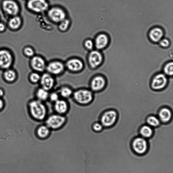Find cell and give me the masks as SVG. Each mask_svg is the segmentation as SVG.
I'll return each instance as SVG.
<instances>
[{
    "label": "cell",
    "instance_id": "obj_17",
    "mask_svg": "<svg viewBox=\"0 0 173 173\" xmlns=\"http://www.w3.org/2000/svg\"><path fill=\"white\" fill-rule=\"evenodd\" d=\"M53 104L54 110L56 113L66 116L69 110L70 106L67 100L60 98Z\"/></svg>",
    "mask_w": 173,
    "mask_h": 173
},
{
    "label": "cell",
    "instance_id": "obj_22",
    "mask_svg": "<svg viewBox=\"0 0 173 173\" xmlns=\"http://www.w3.org/2000/svg\"><path fill=\"white\" fill-rule=\"evenodd\" d=\"M164 32L162 29L156 27L152 29L149 33L151 40L154 42H159L162 39Z\"/></svg>",
    "mask_w": 173,
    "mask_h": 173
},
{
    "label": "cell",
    "instance_id": "obj_8",
    "mask_svg": "<svg viewBox=\"0 0 173 173\" xmlns=\"http://www.w3.org/2000/svg\"><path fill=\"white\" fill-rule=\"evenodd\" d=\"M104 57L100 50H93L90 51L87 56V61L89 67L92 69H95L101 66Z\"/></svg>",
    "mask_w": 173,
    "mask_h": 173
},
{
    "label": "cell",
    "instance_id": "obj_14",
    "mask_svg": "<svg viewBox=\"0 0 173 173\" xmlns=\"http://www.w3.org/2000/svg\"><path fill=\"white\" fill-rule=\"evenodd\" d=\"M168 79L164 74L159 73L155 75L151 81V89L155 91H159L164 88L168 85Z\"/></svg>",
    "mask_w": 173,
    "mask_h": 173
},
{
    "label": "cell",
    "instance_id": "obj_13",
    "mask_svg": "<svg viewBox=\"0 0 173 173\" xmlns=\"http://www.w3.org/2000/svg\"><path fill=\"white\" fill-rule=\"evenodd\" d=\"M2 8L5 14L11 17L18 16L20 12L19 5L13 0H5L2 2Z\"/></svg>",
    "mask_w": 173,
    "mask_h": 173
},
{
    "label": "cell",
    "instance_id": "obj_18",
    "mask_svg": "<svg viewBox=\"0 0 173 173\" xmlns=\"http://www.w3.org/2000/svg\"><path fill=\"white\" fill-rule=\"evenodd\" d=\"M93 41L95 48L97 50H100L107 46L109 39L107 35L102 33L97 35Z\"/></svg>",
    "mask_w": 173,
    "mask_h": 173
},
{
    "label": "cell",
    "instance_id": "obj_38",
    "mask_svg": "<svg viewBox=\"0 0 173 173\" xmlns=\"http://www.w3.org/2000/svg\"><path fill=\"white\" fill-rule=\"evenodd\" d=\"M5 95L4 91L2 88H0V98H2Z\"/></svg>",
    "mask_w": 173,
    "mask_h": 173
},
{
    "label": "cell",
    "instance_id": "obj_12",
    "mask_svg": "<svg viewBox=\"0 0 173 173\" xmlns=\"http://www.w3.org/2000/svg\"><path fill=\"white\" fill-rule=\"evenodd\" d=\"M47 63L43 57L40 55H36L31 58L30 65L33 71L43 73L46 71Z\"/></svg>",
    "mask_w": 173,
    "mask_h": 173
},
{
    "label": "cell",
    "instance_id": "obj_19",
    "mask_svg": "<svg viewBox=\"0 0 173 173\" xmlns=\"http://www.w3.org/2000/svg\"><path fill=\"white\" fill-rule=\"evenodd\" d=\"M51 130L46 124H41L36 130V134L39 139H46L49 137Z\"/></svg>",
    "mask_w": 173,
    "mask_h": 173
},
{
    "label": "cell",
    "instance_id": "obj_26",
    "mask_svg": "<svg viewBox=\"0 0 173 173\" xmlns=\"http://www.w3.org/2000/svg\"><path fill=\"white\" fill-rule=\"evenodd\" d=\"M139 133L142 137L148 138L152 136L153 130L151 126L144 125L141 127L139 130Z\"/></svg>",
    "mask_w": 173,
    "mask_h": 173
},
{
    "label": "cell",
    "instance_id": "obj_11",
    "mask_svg": "<svg viewBox=\"0 0 173 173\" xmlns=\"http://www.w3.org/2000/svg\"><path fill=\"white\" fill-rule=\"evenodd\" d=\"M107 81L105 78L102 75L94 76L89 83V89L94 93L99 92L105 88Z\"/></svg>",
    "mask_w": 173,
    "mask_h": 173
},
{
    "label": "cell",
    "instance_id": "obj_23",
    "mask_svg": "<svg viewBox=\"0 0 173 173\" xmlns=\"http://www.w3.org/2000/svg\"><path fill=\"white\" fill-rule=\"evenodd\" d=\"M50 92L49 91L40 87L38 88L36 91L35 93L36 99L39 101L45 102L48 100Z\"/></svg>",
    "mask_w": 173,
    "mask_h": 173
},
{
    "label": "cell",
    "instance_id": "obj_1",
    "mask_svg": "<svg viewBox=\"0 0 173 173\" xmlns=\"http://www.w3.org/2000/svg\"><path fill=\"white\" fill-rule=\"evenodd\" d=\"M28 107L30 115L36 121H44L48 116V109L44 102L35 99L29 102Z\"/></svg>",
    "mask_w": 173,
    "mask_h": 173
},
{
    "label": "cell",
    "instance_id": "obj_31",
    "mask_svg": "<svg viewBox=\"0 0 173 173\" xmlns=\"http://www.w3.org/2000/svg\"><path fill=\"white\" fill-rule=\"evenodd\" d=\"M83 46L85 49L89 51L95 48L94 41L90 39H87L84 41Z\"/></svg>",
    "mask_w": 173,
    "mask_h": 173
},
{
    "label": "cell",
    "instance_id": "obj_32",
    "mask_svg": "<svg viewBox=\"0 0 173 173\" xmlns=\"http://www.w3.org/2000/svg\"><path fill=\"white\" fill-rule=\"evenodd\" d=\"M60 98L59 94L57 91H52L50 92L48 100L52 103L53 104L55 102Z\"/></svg>",
    "mask_w": 173,
    "mask_h": 173
},
{
    "label": "cell",
    "instance_id": "obj_28",
    "mask_svg": "<svg viewBox=\"0 0 173 173\" xmlns=\"http://www.w3.org/2000/svg\"><path fill=\"white\" fill-rule=\"evenodd\" d=\"M146 122L151 127H157L160 124V121L154 115H151L147 118Z\"/></svg>",
    "mask_w": 173,
    "mask_h": 173
},
{
    "label": "cell",
    "instance_id": "obj_24",
    "mask_svg": "<svg viewBox=\"0 0 173 173\" xmlns=\"http://www.w3.org/2000/svg\"><path fill=\"white\" fill-rule=\"evenodd\" d=\"M3 77L5 81L9 83H12L16 80L17 74L16 71L10 68L5 70Z\"/></svg>",
    "mask_w": 173,
    "mask_h": 173
},
{
    "label": "cell",
    "instance_id": "obj_20",
    "mask_svg": "<svg viewBox=\"0 0 173 173\" xmlns=\"http://www.w3.org/2000/svg\"><path fill=\"white\" fill-rule=\"evenodd\" d=\"M158 115L160 120L164 123L169 122L172 117L171 110L166 107L161 108L158 113Z\"/></svg>",
    "mask_w": 173,
    "mask_h": 173
},
{
    "label": "cell",
    "instance_id": "obj_36",
    "mask_svg": "<svg viewBox=\"0 0 173 173\" xmlns=\"http://www.w3.org/2000/svg\"><path fill=\"white\" fill-rule=\"evenodd\" d=\"M6 29V26L5 24L3 22H0V32H4Z\"/></svg>",
    "mask_w": 173,
    "mask_h": 173
},
{
    "label": "cell",
    "instance_id": "obj_6",
    "mask_svg": "<svg viewBox=\"0 0 173 173\" xmlns=\"http://www.w3.org/2000/svg\"><path fill=\"white\" fill-rule=\"evenodd\" d=\"M65 63L59 60L51 61L47 63L45 71L54 77L63 74L66 70Z\"/></svg>",
    "mask_w": 173,
    "mask_h": 173
},
{
    "label": "cell",
    "instance_id": "obj_35",
    "mask_svg": "<svg viewBox=\"0 0 173 173\" xmlns=\"http://www.w3.org/2000/svg\"><path fill=\"white\" fill-rule=\"evenodd\" d=\"M160 46L163 48H167L169 47L170 44L169 41L167 39H162L159 41Z\"/></svg>",
    "mask_w": 173,
    "mask_h": 173
},
{
    "label": "cell",
    "instance_id": "obj_27",
    "mask_svg": "<svg viewBox=\"0 0 173 173\" xmlns=\"http://www.w3.org/2000/svg\"><path fill=\"white\" fill-rule=\"evenodd\" d=\"M71 23V20L68 17L66 18L57 24L59 31L63 33L67 31L70 28Z\"/></svg>",
    "mask_w": 173,
    "mask_h": 173
},
{
    "label": "cell",
    "instance_id": "obj_33",
    "mask_svg": "<svg viewBox=\"0 0 173 173\" xmlns=\"http://www.w3.org/2000/svg\"><path fill=\"white\" fill-rule=\"evenodd\" d=\"M103 126L99 121H96L92 124V129L93 131L96 133H99L102 131Z\"/></svg>",
    "mask_w": 173,
    "mask_h": 173
},
{
    "label": "cell",
    "instance_id": "obj_5",
    "mask_svg": "<svg viewBox=\"0 0 173 173\" xmlns=\"http://www.w3.org/2000/svg\"><path fill=\"white\" fill-rule=\"evenodd\" d=\"M26 6L32 12L38 14L46 13L50 7L48 0H28Z\"/></svg>",
    "mask_w": 173,
    "mask_h": 173
},
{
    "label": "cell",
    "instance_id": "obj_16",
    "mask_svg": "<svg viewBox=\"0 0 173 173\" xmlns=\"http://www.w3.org/2000/svg\"><path fill=\"white\" fill-rule=\"evenodd\" d=\"M12 54L8 50H0V68L6 70L10 68L13 64Z\"/></svg>",
    "mask_w": 173,
    "mask_h": 173
},
{
    "label": "cell",
    "instance_id": "obj_21",
    "mask_svg": "<svg viewBox=\"0 0 173 173\" xmlns=\"http://www.w3.org/2000/svg\"><path fill=\"white\" fill-rule=\"evenodd\" d=\"M57 91L61 98L66 100L71 98L74 92L72 88L67 85L62 86Z\"/></svg>",
    "mask_w": 173,
    "mask_h": 173
},
{
    "label": "cell",
    "instance_id": "obj_34",
    "mask_svg": "<svg viewBox=\"0 0 173 173\" xmlns=\"http://www.w3.org/2000/svg\"><path fill=\"white\" fill-rule=\"evenodd\" d=\"M23 53L26 57H32L35 55V51L31 47H26L24 48Z\"/></svg>",
    "mask_w": 173,
    "mask_h": 173
},
{
    "label": "cell",
    "instance_id": "obj_25",
    "mask_svg": "<svg viewBox=\"0 0 173 173\" xmlns=\"http://www.w3.org/2000/svg\"><path fill=\"white\" fill-rule=\"evenodd\" d=\"M22 24V20L21 17L18 16L11 17L8 21L9 27L12 29L17 30L20 28Z\"/></svg>",
    "mask_w": 173,
    "mask_h": 173
},
{
    "label": "cell",
    "instance_id": "obj_7",
    "mask_svg": "<svg viewBox=\"0 0 173 173\" xmlns=\"http://www.w3.org/2000/svg\"><path fill=\"white\" fill-rule=\"evenodd\" d=\"M118 115L117 112L113 110H109L103 112L100 115L99 122L104 127H110L116 122Z\"/></svg>",
    "mask_w": 173,
    "mask_h": 173
},
{
    "label": "cell",
    "instance_id": "obj_37",
    "mask_svg": "<svg viewBox=\"0 0 173 173\" xmlns=\"http://www.w3.org/2000/svg\"><path fill=\"white\" fill-rule=\"evenodd\" d=\"M5 103L3 100L0 98V111H1L4 107Z\"/></svg>",
    "mask_w": 173,
    "mask_h": 173
},
{
    "label": "cell",
    "instance_id": "obj_9",
    "mask_svg": "<svg viewBox=\"0 0 173 173\" xmlns=\"http://www.w3.org/2000/svg\"><path fill=\"white\" fill-rule=\"evenodd\" d=\"M66 70L74 74H77L83 71L85 64L83 61L77 57L68 59L65 63Z\"/></svg>",
    "mask_w": 173,
    "mask_h": 173
},
{
    "label": "cell",
    "instance_id": "obj_30",
    "mask_svg": "<svg viewBox=\"0 0 173 173\" xmlns=\"http://www.w3.org/2000/svg\"><path fill=\"white\" fill-rule=\"evenodd\" d=\"M164 74L168 76H172L173 74V63L169 62L165 65L163 68Z\"/></svg>",
    "mask_w": 173,
    "mask_h": 173
},
{
    "label": "cell",
    "instance_id": "obj_2",
    "mask_svg": "<svg viewBox=\"0 0 173 173\" xmlns=\"http://www.w3.org/2000/svg\"><path fill=\"white\" fill-rule=\"evenodd\" d=\"M72 98L77 104L87 106L92 104L93 101L94 94L89 88H81L74 91Z\"/></svg>",
    "mask_w": 173,
    "mask_h": 173
},
{
    "label": "cell",
    "instance_id": "obj_4",
    "mask_svg": "<svg viewBox=\"0 0 173 173\" xmlns=\"http://www.w3.org/2000/svg\"><path fill=\"white\" fill-rule=\"evenodd\" d=\"M46 13L48 19L52 23L57 25L67 17V14L66 10L59 5L50 7Z\"/></svg>",
    "mask_w": 173,
    "mask_h": 173
},
{
    "label": "cell",
    "instance_id": "obj_29",
    "mask_svg": "<svg viewBox=\"0 0 173 173\" xmlns=\"http://www.w3.org/2000/svg\"><path fill=\"white\" fill-rule=\"evenodd\" d=\"M41 74L39 73L33 71L29 75V80L30 82L34 84L39 83L41 78Z\"/></svg>",
    "mask_w": 173,
    "mask_h": 173
},
{
    "label": "cell",
    "instance_id": "obj_10",
    "mask_svg": "<svg viewBox=\"0 0 173 173\" xmlns=\"http://www.w3.org/2000/svg\"><path fill=\"white\" fill-rule=\"evenodd\" d=\"M131 147L136 154L140 155L145 154L147 151L148 143L144 138L137 137L132 140Z\"/></svg>",
    "mask_w": 173,
    "mask_h": 173
},
{
    "label": "cell",
    "instance_id": "obj_15",
    "mask_svg": "<svg viewBox=\"0 0 173 173\" xmlns=\"http://www.w3.org/2000/svg\"><path fill=\"white\" fill-rule=\"evenodd\" d=\"M39 84L40 87L50 92L55 86V78L54 76L45 71L41 75Z\"/></svg>",
    "mask_w": 173,
    "mask_h": 173
},
{
    "label": "cell",
    "instance_id": "obj_3",
    "mask_svg": "<svg viewBox=\"0 0 173 173\" xmlns=\"http://www.w3.org/2000/svg\"><path fill=\"white\" fill-rule=\"evenodd\" d=\"M65 115L54 113L48 115L44 121L45 124L51 130H57L64 126L67 122Z\"/></svg>",
    "mask_w": 173,
    "mask_h": 173
}]
</instances>
